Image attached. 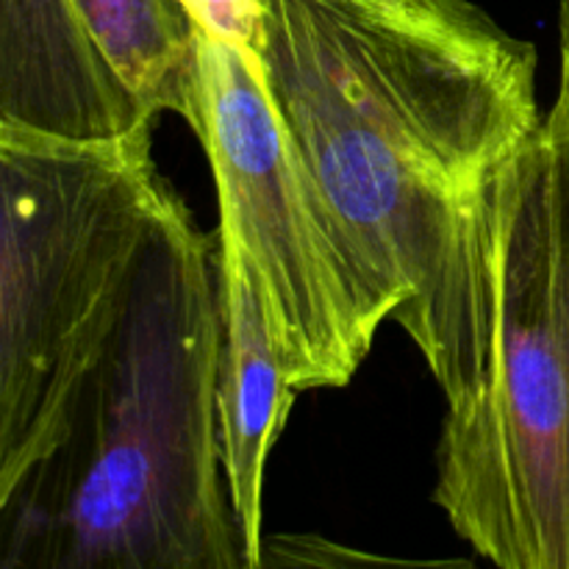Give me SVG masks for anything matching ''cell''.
Listing matches in <instances>:
<instances>
[{
    "label": "cell",
    "instance_id": "cell-7",
    "mask_svg": "<svg viewBox=\"0 0 569 569\" xmlns=\"http://www.w3.org/2000/svg\"><path fill=\"white\" fill-rule=\"evenodd\" d=\"M0 120L103 139L156 117L117 76L78 0H0Z\"/></svg>",
    "mask_w": 569,
    "mask_h": 569
},
{
    "label": "cell",
    "instance_id": "cell-10",
    "mask_svg": "<svg viewBox=\"0 0 569 569\" xmlns=\"http://www.w3.org/2000/svg\"><path fill=\"white\" fill-rule=\"evenodd\" d=\"M559 56H561V83L569 89V0L559 3Z\"/></svg>",
    "mask_w": 569,
    "mask_h": 569
},
{
    "label": "cell",
    "instance_id": "cell-1",
    "mask_svg": "<svg viewBox=\"0 0 569 569\" xmlns=\"http://www.w3.org/2000/svg\"><path fill=\"white\" fill-rule=\"evenodd\" d=\"M256 59L372 309L415 339L459 209L542 126L537 48L470 0H261Z\"/></svg>",
    "mask_w": 569,
    "mask_h": 569
},
{
    "label": "cell",
    "instance_id": "cell-6",
    "mask_svg": "<svg viewBox=\"0 0 569 569\" xmlns=\"http://www.w3.org/2000/svg\"><path fill=\"white\" fill-rule=\"evenodd\" d=\"M220 365L217 422L222 470L248 569L264 561V470L289 422L298 389L278 359L259 278L237 233L217 222Z\"/></svg>",
    "mask_w": 569,
    "mask_h": 569
},
{
    "label": "cell",
    "instance_id": "cell-9",
    "mask_svg": "<svg viewBox=\"0 0 569 569\" xmlns=\"http://www.w3.org/2000/svg\"><path fill=\"white\" fill-rule=\"evenodd\" d=\"M194 28L256 56L261 33V0H178Z\"/></svg>",
    "mask_w": 569,
    "mask_h": 569
},
{
    "label": "cell",
    "instance_id": "cell-5",
    "mask_svg": "<svg viewBox=\"0 0 569 569\" xmlns=\"http://www.w3.org/2000/svg\"><path fill=\"white\" fill-rule=\"evenodd\" d=\"M217 206L264 298L278 359L298 392L348 387L381 317L348 259L337 220L283 128L253 53L194 28V109Z\"/></svg>",
    "mask_w": 569,
    "mask_h": 569
},
{
    "label": "cell",
    "instance_id": "cell-3",
    "mask_svg": "<svg viewBox=\"0 0 569 569\" xmlns=\"http://www.w3.org/2000/svg\"><path fill=\"white\" fill-rule=\"evenodd\" d=\"M448 403L433 503L500 569H569V89L456 217L415 339Z\"/></svg>",
    "mask_w": 569,
    "mask_h": 569
},
{
    "label": "cell",
    "instance_id": "cell-2",
    "mask_svg": "<svg viewBox=\"0 0 569 569\" xmlns=\"http://www.w3.org/2000/svg\"><path fill=\"white\" fill-rule=\"evenodd\" d=\"M217 365V233L178 194L48 450L0 498V569H248Z\"/></svg>",
    "mask_w": 569,
    "mask_h": 569
},
{
    "label": "cell",
    "instance_id": "cell-4",
    "mask_svg": "<svg viewBox=\"0 0 569 569\" xmlns=\"http://www.w3.org/2000/svg\"><path fill=\"white\" fill-rule=\"evenodd\" d=\"M153 126L70 139L0 120V498L48 450L178 198Z\"/></svg>",
    "mask_w": 569,
    "mask_h": 569
},
{
    "label": "cell",
    "instance_id": "cell-8",
    "mask_svg": "<svg viewBox=\"0 0 569 569\" xmlns=\"http://www.w3.org/2000/svg\"><path fill=\"white\" fill-rule=\"evenodd\" d=\"M148 117L194 109V26L178 0H78Z\"/></svg>",
    "mask_w": 569,
    "mask_h": 569
}]
</instances>
